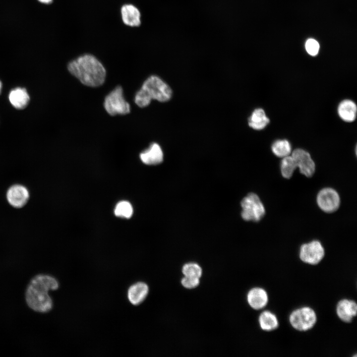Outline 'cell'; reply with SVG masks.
<instances>
[{"instance_id":"obj_1","label":"cell","mask_w":357,"mask_h":357,"mask_svg":"<svg viewBox=\"0 0 357 357\" xmlns=\"http://www.w3.org/2000/svg\"><path fill=\"white\" fill-rule=\"evenodd\" d=\"M69 72L86 86L96 87L102 85L106 71L101 62L94 56L86 54L71 61L67 65Z\"/></svg>"},{"instance_id":"obj_2","label":"cell","mask_w":357,"mask_h":357,"mask_svg":"<svg viewBox=\"0 0 357 357\" xmlns=\"http://www.w3.org/2000/svg\"><path fill=\"white\" fill-rule=\"evenodd\" d=\"M59 286L58 281L47 275H39L30 282L26 292V301L33 310L47 312L53 307V301L48 292L56 290Z\"/></svg>"},{"instance_id":"obj_3","label":"cell","mask_w":357,"mask_h":357,"mask_svg":"<svg viewBox=\"0 0 357 357\" xmlns=\"http://www.w3.org/2000/svg\"><path fill=\"white\" fill-rule=\"evenodd\" d=\"M170 86L156 75L149 77L143 83L141 89L136 93L134 101L140 108L148 106L152 100L165 102L172 97Z\"/></svg>"},{"instance_id":"obj_4","label":"cell","mask_w":357,"mask_h":357,"mask_svg":"<svg viewBox=\"0 0 357 357\" xmlns=\"http://www.w3.org/2000/svg\"><path fill=\"white\" fill-rule=\"evenodd\" d=\"M242 218L246 221L257 222L265 215V209L258 196L253 192L248 193L240 202Z\"/></svg>"},{"instance_id":"obj_5","label":"cell","mask_w":357,"mask_h":357,"mask_svg":"<svg viewBox=\"0 0 357 357\" xmlns=\"http://www.w3.org/2000/svg\"><path fill=\"white\" fill-rule=\"evenodd\" d=\"M104 107L111 116L125 115L130 111V105L125 100L122 89L120 86L116 87L106 97Z\"/></svg>"},{"instance_id":"obj_6","label":"cell","mask_w":357,"mask_h":357,"mask_svg":"<svg viewBox=\"0 0 357 357\" xmlns=\"http://www.w3.org/2000/svg\"><path fill=\"white\" fill-rule=\"evenodd\" d=\"M315 311L309 307H303L293 311L290 316L291 325L296 330L305 331L311 329L316 323Z\"/></svg>"},{"instance_id":"obj_7","label":"cell","mask_w":357,"mask_h":357,"mask_svg":"<svg viewBox=\"0 0 357 357\" xmlns=\"http://www.w3.org/2000/svg\"><path fill=\"white\" fill-rule=\"evenodd\" d=\"M325 255L324 248L317 240L302 244L299 250L300 260L311 265L318 264Z\"/></svg>"},{"instance_id":"obj_8","label":"cell","mask_w":357,"mask_h":357,"mask_svg":"<svg viewBox=\"0 0 357 357\" xmlns=\"http://www.w3.org/2000/svg\"><path fill=\"white\" fill-rule=\"evenodd\" d=\"M317 203L324 212L331 213L337 211L340 204V198L338 192L331 187H325L317 194Z\"/></svg>"},{"instance_id":"obj_9","label":"cell","mask_w":357,"mask_h":357,"mask_svg":"<svg viewBox=\"0 0 357 357\" xmlns=\"http://www.w3.org/2000/svg\"><path fill=\"white\" fill-rule=\"evenodd\" d=\"M30 194L28 189L20 184H15L10 186L6 193V198L12 207L21 208L28 202Z\"/></svg>"},{"instance_id":"obj_10","label":"cell","mask_w":357,"mask_h":357,"mask_svg":"<svg viewBox=\"0 0 357 357\" xmlns=\"http://www.w3.org/2000/svg\"><path fill=\"white\" fill-rule=\"evenodd\" d=\"M294 158L299 172L307 178L311 177L315 171V164L309 153L303 149H295L291 155Z\"/></svg>"},{"instance_id":"obj_11","label":"cell","mask_w":357,"mask_h":357,"mask_svg":"<svg viewBox=\"0 0 357 357\" xmlns=\"http://www.w3.org/2000/svg\"><path fill=\"white\" fill-rule=\"evenodd\" d=\"M336 311L338 316L341 320L349 323L357 315V303L352 300L343 299L338 302Z\"/></svg>"},{"instance_id":"obj_12","label":"cell","mask_w":357,"mask_h":357,"mask_svg":"<svg viewBox=\"0 0 357 357\" xmlns=\"http://www.w3.org/2000/svg\"><path fill=\"white\" fill-rule=\"evenodd\" d=\"M11 105L16 109L23 110L28 105L30 98L26 89L17 87L12 89L8 94Z\"/></svg>"},{"instance_id":"obj_13","label":"cell","mask_w":357,"mask_h":357,"mask_svg":"<svg viewBox=\"0 0 357 357\" xmlns=\"http://www.w3.org/2000/svg\"><path fill=\"white\" fill-rule=\"evenodd\" d=\"M148 292L149 288L147 285L142 282H138L128 288L127 298L132 304L137 305L144 300Z\"/></svg>"},{"instance_id":"obj_14","label":"cell","mask_w":357,"mask_h":357,"mask_svg":"<svg viewBox=\"0 0 357 357\" xmlns=\"http://www.w3.org/2000/svg\"><path fill=\"white\" fill-rule=\"evenodd\" d=\"M143 163L149 165H157L163 160V153L160 145L156 143H152L148 149L140 154Z\"/></svg>"},{"instance_id":"obj_15","label":"cell","mask_w":357,"mask_h":357,"mask_svg":"<svg viewBox=\"0 0 357 357\" xmlns=\"http://www.w3.org/2000/svg\"><path fill=\"white\" fill-rule=\"evenodd\" d=\"M123 22L131 27H137L141 24L140 13L138 9L131 4H124L120 10Z\"/></svg>"},{"instance_id":"obj_16","label":"cell","mask_w":357,"mask_h":357,"mask_svg":"<svg viewBox=\"0 0 357 357\" xmlns=\"http://www.w3.org/2000/svg\"><path fill=\"white\" fill-rule=\"evenodd\" d=\"M247 299L249 305L256 310L264 307L268 300L266 292L260 288H254L250 290L247 294Z\"/></svg>"},{"instance_id":"obj_17","label":"cell","mask_w":357,"mask_h":357,"mask_svg":"<svg viewBox=\"0 0 357 357\" xmlns=\"http://www.w3.org/2000/svg\"><path fill=\"white\" fill-rule=\"evenodd\" d=\"M357 111L356 104L350 100H345L341 102L338 108V114L340 118L347 122H352L355 119Z\"/></svg>"},{"instance_id":"obj_18","label":"cell","mask_w":357,"mask_h":357,"mask_svg":"<svg viewBox=\"0 0 357 357\" xmlns=\"http://www.w3.org/2000/svg\"><path fill=\"white\" fill-rule=\"evenodd\" d=\"M264 111L261 108L255 109L248 119V125L256 130L264 128L269 122Z\"/></svg>"},{"instance_id":"obj_19","label":"cell","mask_w":357,"mask_h":357,"mask_svg":"<svg viewBox=\"0 0 357 357\" xmlns=\"http://www.w3.org/2000/svg\"><path fill=\"white\" fill-rule=\"evenodd\" d=\"M259 323L261 329L266 331H271L278 327V321L275 314L269 311H264L259 317Z\"/></svg>"},{"instance_id":"obj_20","label":"cell","mask_w":357,"mask_h":357,"mask_svg":"<svg viewBox=\"0 0 357 357\" xmlns=\"http://www.w3.org/2000/svg\"><path fill=\"white\" fill-rule=\"evenodd\" d=\"M297 168L296 162L292 156H287L282 160L280 166L281 172L284 178H290Z\"/></svg>"},{"instance_id":"obj_21","label":"cell","mask_w":357,"mask_h":357,"mask_svg":"<svg viewBox=\"0 0 357 357\" xmlns=\"http://www.w3.org/2000/svg\"><path fill=\"white\" fill-rule=\"evenodd\" d=\"M271 149L273 153L279 157L284 158L290 155L291 152L290 143L285 139L278 140L274 142Z\"/></svg>"},{"instance_id":"obj_22","label":"cell","mask_w":357,"mask_h":357,"mask_svg":"<svg viewBox=\"0 0 357 357\" xmlns=\"http://www.w3.org/2000/svg\"><path fill=\"white\" fill-rule=\"evenodd\" d=\"M114 212L118 217L129 218L132 215L133 208L129 202L121 201L116 205Z\"/></svg>"},{"instance_id":"obj_23","label":"cell","mask_w":357,"mask_h":357,"mask_svg":"<svg viewBox=\"0 0 357 357\" xmlns=\"http://www.w3.org/2000/svg\"><path fill=\"white\" fill-rule=\"evenodd\" d=\"M182 273L185 276L199 278L202 275V269L196 263H189L182 268Z\"/></svg>"},{"instance_id":"obj_24","label":"cell","mask_w":357,"mask_h":357,"mask_svg":"<svg viewBox=\"0 0 357 357\" xmlns=\"http://www.w3.org/2000/svg\"><path fill=\"white\" fill-rule=\"evenodd\" d=\"M305 47L308 54L314 56L318 53L319 44L315 39H309L305 42Z\"/></svg>"},{"instance_id":"obj_25","label":"cell","mask_w":357,"mask_h":357,"mask_svg":"<svg viewBox=\"0 0 357 357\" xmlns=\"http://www.w3.org/2000/svg\"><path fill=\"white\" fill-rule=\"evenodd\" d=\"M181 284L186 288L192 289L198 286L199 278L185 276L181 280Z\"/></svg>"},{"instance_id":"obj_26","label":"cell","mask_w":357,"mask_h":357,"mask_svg":"<svg viewBox=\"0 0 357 357\" xmlns=\"http://www.w3.org/2000/svg\"><path fill=\"white\" fill-rule=\"evenodd\" d=\"M38 0L42 3L48 4V3H51L52 2L53 0Z\"/></svg>"},{"instance_id":"obj_27","label":"cell","mask_w":357,"mask_h":357,"mask_svg":"<svg viewBox=\"0 0 357 357\" xmlns=\"http://www.w3.org/2000/svg\"><path fill=\"white\" fill-rule=\"evenodd\" d=\"M2 89V83L1 81V80H0V95L1 93Z\"/></svg>"}]
</instances>
